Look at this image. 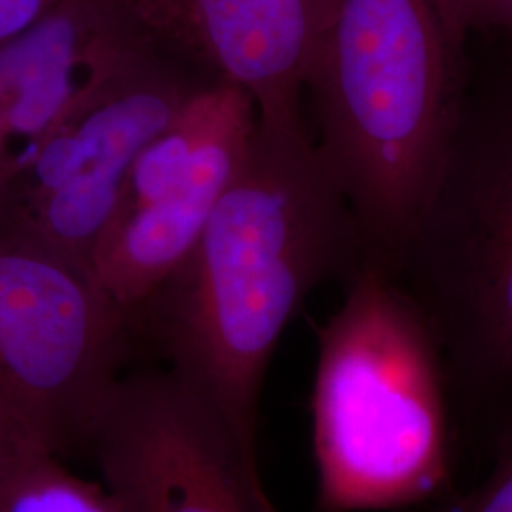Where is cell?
<instances>
[{"label": "cell", "instance_id": "cell-15", "mask_svg": "<svg viewBox=\"0 0 512 512\" xmlns=\"http://www.w3.org/2000/svg\"><path fill=\"white\" fill-rule=\"evenodd\" d=\"M128 2L156 35L190 52L186 46L188 0H128Z\"/></svg>", "mask_w": 512, "mask_h": 512}, {"label": "cell", "instance_id": "cell-3", "mask_svg": "<svg viewBox=\"0 0 512 512\" xmlns=\"http://www.w3.org/2000/svg\"><path fill=\"white\" fill-rule=\"evenodd\" d=\"M317 512L399 511L454 494L461 431L439 336L403 281L363 264L317 330Z\"/></svg>", "mask_w": 512, "mask_h": 512}, {"label": "cell", "instance_id": "cell-12", "mask_svg": "<svg viewBox=\"0 0 512 512\" xmlns=\"http://www.w3.org/2000/svg\"><path fill=\"white\" fill-rule=\"evenodd\" d=\"M492 469L465 494L448 495L429 512H512V406L490 440Z\"/></svg>", "mask_w": 512, "mask_h": 512}, {"label": "cell", "instance_id": "cell-13", "mask_svg": "<svg viewBox=\"0 0 512 512\" xmlns=\"http://www.w3.org/2000/svg\"><path fill=\"white\" fill-rule=\"evenodd\" d=\"M450 46L461 55L473 33H501L512 38V0H433Z\"/></svg>", "mask_w": 512, "mask_h": 512}, {"label": "cell", "instance_id": "cell-6", "mask_svg": "<svg viewBox=\"0 0 512 512\" xmlns=\"http://www.w3.org/2000/svg\"><path fill=\"white\" fill-rule=\"evenodd\" d=\"M215 78L196 55L162 46L55 129L0 188V224L33 234L92 270L135 156Z\"/></svg>", "mask_w": 512, "mask_h": 512}, {"label": "cell", "instance_id": "cell-4", "mask_svg": "<svg viewBox=\"0 0 512 512\" xmlns=\"http://www.w3.org/2000/svg\"><path fill=\"white\" fill-rule=\"evenodd\" d=\"M439 336L461 429L512 406V76L465 92L397 275Z\"/></svg>", "mask_w": 512, "mask_h": 512}, {"label": "cell", "instance_id": "cell-9", "mask_svg": "<svg viewBox=\"0 0 512 512\" xmlns=\"http://www.w3.org/2000/svg\"><path fill=\"white\" fill-rule=\"evenodd\" d=\"M256 109L243 110L203 148L160 200L112 224L92 260L93 277L135 332L139 313L175 274L234 181L255 135Z\"/></svg>", "mask_w": 512, "mask_h": 512}, {"label": "cell", "instance_id": "cell-11", "mask_svg": "<svg viewBox=\"0 0 512 512\" xmlns=\"http://www.w3.org/2000/svg\"><path fill=\"white\" fill-rule=\"evenodd\" d=\"M0 512H124L103 484L67 471L54 454L31 463L0 499Z\"/></svg>", "mask_w": 512, "mask_h": 512}, {"label": "cell", "instance_id": "cell-14", "mask_svg": "<svg viewBox=\"0 0 512 512\" xmlns=\"http://www.w3.org/2000/svg\"><path fill=\"white\" fill-rule=\"evenodd\" d=\"M46 454L54 452L10 404L0 399V499L31 463Z\"/></svg>", "mask_w": 512, "mask_h": 512}, {"label": "cell", "instance_id": "cell-10", "mask_svg": "<svg viewBox=\"0 0 512 512\" xmlns=\"http://www.w3.org/2000/svg\"><path fill=\"white\" fill-rule=\"evenodd\" d=\"M332 0H188L186 46L262 122H302L300 93Z\"/></svg>", "mask_w": 512, "mask_h": 512}, {"label": "cell", "instance_id": "cell-1", "mask_svg": "<svg viewBox=\"0 0 512 512\" xmlns=\"http://www.w3.org/2000/svg\"><path fill=\"white\" fill-rule=\"evenodd\" d=\"M361 264L355 219L304 122L258 120L202 238L135 321L219 431L260 512H277L258 461L272 355L311 291Z\"/></svg>", "mask_w": 512, "mask_h": 512}, {"label": "cell", "instance_id": "cell-7", "mask_svg": "<svg viewBox=\"0 0 512 512\" xmlns=\"http://www.w3.org/2000/svg\"><path fill=\"white\" fill-rule=\"evenodd\" d=\"M86 440L124 512H260L219 431L167 368L118 376Z\"/></svg>", "mask_w": 512, "mask_h": 512}, {"label": "cell", "instance_id": "cell-2", "mask_svg": "<svg viewBox=\"0 0 512 512\" xmlns=\"http://www.w3.org/2000/svg\"><path fill=\"white\" fill-rule=\"evenodd\" d=\"M433 0H332L304 90L363 264L399 275L463 95Z\"/></svg>", "mask_w": 512, "mask_h": 512}, {"label": "cell", "instance_id": "cell-5", "mask_svg": "<svg viewBox=\"0 0 512 512\" xmlns=\"http://www.w3.org/2000/svg\"><path fill=\"white\" fill-rule=\"evenodd\" d=\"M131 334L88 266L0 226V399L55 456L86 439Z\"/></svg>", "mask_w": 512, "mask_h": 512}, {"label": "cell", "instance_id": "cell-16", "mask_svg": "<svg viewBox=\"0 0 512 512\" xmlns=\"http://www.w3.org/2000/svg\"><path fill=\"white\" fill-rule=\"evenodd\" d=\"M8 116H10V92H8V82H6L4 65H2V59H0V162H2L4 141H6Z\"/></svg>", "mask_w": 512, "mask_h": 512}, {"label": "cell", "instance_id": "cell-8", "mask_svg": "<svg viewBox=\"0 0 512 512\" xmlns=\"http://www.w3.org/2000/svg\"><path fill=\"white\" fill-rule=\"evenodd\" d=\"M165 44L173 42L156 35L128 0H61L33 27L0 44L10 92L0 188L55 129L90 109Z\"/></svg>", "mask_w": 512, "mask_h": 512}]
</instances>
